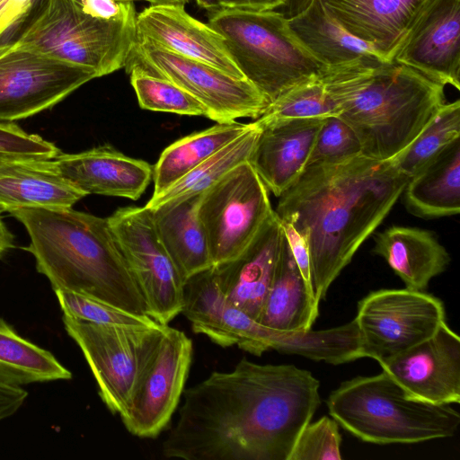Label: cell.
<instances>
[{"mask_svg": "<svg viewBox=\"0 0 460 460\" xmlns=\"http://www.w3.org/2000/svg\"><path fill=\"white\" fill-rule=\"evenodd\" d=\"M329 413L348 432L374 444H412L453 437L460 415L450 404L411 396L384 370L342 382L328 396Z\"/></svg>", "mask_w": 460, "mask_h": 460, "instance_id": "5", "label": "cell"}, {"mask_svg": "<svg viewBox=\"0 0 460 460\" xmlns=\"http://www.w3.org/2000/svg\"><path fill=\"white\" fill-rule=\"evenodd\" d=\"M314 0H286L281 13L287 18H292L304 12Z\"/></svg>", "mask_w": 460, "mask_h": 460, "instance_id": "46", "label": "cell"}, {"mask_svg": "<svg viewBox=\"0 0 460 460\" xmlns=\"http://www.w3.org/2000/svg\"><path fill=\"white\" fill-rule=\"evenodd\" d=\"M136 18L104 20L75 0H43L0 35V44L21 42L100 77L125 66L137 40Z\"/></svg>", "mask_w": 460, "mask_h": 460, "instance_id": "6", "label": "cell"}, {"mask_svg": "<svg viewBox=\"0 0 460 460\" xmlns=\"http://www.w3.org/2000/svg\"><path fill=\"white\" fill-rule=\"evenodd\" d=\"M280 222L298 269L306 283L313 288L311 279V261L307 244L304 237L290 224L282 221Z\"/></svg>", "mask_w": 460, "mask_h": 460, "instance_id": "41", "label": "cell"}, {"mask_svg": "<svg viewBox=\"0 0 460 460\" xmlns=\"http://www.w3.org/2000/svg\"><path fill=\"white\" fill-rule=\"evenodd\" d=\"M147 1L151 4H172V5H181L184 6L185 4L189 2V0H143Z\"/></svg>", "mask_w": 460, "mask_h": 460, "instance_id": "48", "label": "cell"}, {"mask_svg": "<svg viewBox=\"0 0 460 460\" xmlns=\"http://www.w3.org/2000/svg\"><path fill=\"white\" fill-rule=\"evenodd\" d=\"M43 0H0V35Z\"/></svg>", "mask_w": 460, "mask_h": 460, "instance_id": "42", "label": "cell"}, {"mask_svg": "<svg viewBox=\"0 0 460 460\" xmlns=\"http://www.w3.org/2000/svg\"><path fill=\"white\" fill-rule=\"evenodd\" d=\"M181 313L194 333L206 335L223 348L236 345L255 356L270 350V329L225 297L212 267L186 280Z\"/></svg>", "mask_w": 460, "mask_h": 460, "instance_id": "17", "label": "cell"}, {"mask_svg": "<svg viewBox=\"0 0 460 460\" xmlns=\"http://www.w3.org/2000/svg\"><path fill=\"white\" fill-rule=\"evenodd\" d=\"M137 37L172 53L208 64L237 79L244 78L229 56L222 37L190 16L184 6L151 4L137 14Z\"/></svg>", "mask_w": 460, "mask_h": 460, "instance_id": "18", "label": "cell"}, {"mask_svg": "<svg viewBox=\"0 0 460 460\" xmlns=\"http://www.w3.org/2000/svg\"><path fill=\"white\" fill-rule=\"evenodd\" d=\"M27 156H29V155H12V154L0 152V166L4 165L9 162L14 161L16 159L27 157Z\"/></svg>", "mask_w": 460, "mask_h": 460, "instance_id": "49", "label": "cell"}, {"mask_svg": "<svg viewBox=\"0 0 460 460\" xmlns=\"http://www.w3.org/2000/svg\"><path fill=\"white\" fill-rule=\"evenodd\" d=\"M192 355L191 339L166 325L151 366L120 416L129 433L154 438L165 429L182 397Z\"/></svg>", "mask_w": 460, "mask_h": 460, "instance_id": "14", "label": "cell"}, {"mask_svg": "<svg viewBox=\"0 0 460 460\" xmlns=\"http://www.w3.org/2000/svg\"><path fill=\"white\" fill-rule=\"evenodd\" d=\"M195 2L201 8L206 9L209 13L216 12L221 9V0H195Z\"/></svg>", "mask_w": 460, "mask_h": 460, "instance_id": "47", "label": "cell"}, {"mask_svg": "<svg viewBox=\"0 0 460 460\" xmlns=\"http://www.w3.org/2000/svg\"><path fill=\"white\" fill-rule=\"evenodd\" d=\"M107 408L122 416L152 364L166 325L97 324L63 314Z\"/></svg>", "mask_w": 460, "mask_h": 460, "instance_id": "8", "label": "cell"}, {"mask_svg": "<svg viewBox=\"0 0 460 460\" xmlns=\"http://www.w3.org/2000/svg\"><path fill=\"white\" fill-rule=\"evenodd\" d=\"M208 25L223 39L243 77L270 102L324 67L291 33L279 12L221 8Z\"/></svg>", "mask_w": 460, "mask_h": 460, "instance_id": "7", "label": "cell"}, {"mask_svg": "<svg viewBox=\"0 0 460 460\" xmlns=\"http://www.w3.org/2000/svg\"><path fill=\"white\" fill-rule=\"evenodd\" d=\"M130 1H143V0H130Z\"/></svg>", "mask_w": 460, "mask_h": 460, "instance_id": "50", "label": "cell"}, {"mask_svg": "<svg viewBox=\"0 0 460 460\" xmlns=\"http://www.w3.org/2000/svg\"><path fill=\"white\" fill-rule=\"evenodd\" d=\"M25 227L38 272L52 289L73 291L148 316L108 218L72 208L8 210Z\"/></svg>", "mask_w": 460, "mask_h": 460, "instance_id": "4", "label": "cell"}, {"mask_svg": "<svg viewBox=\"0 0 460 460\" xmlns=\"http://www.w3.org/2000/svg\"><path fill=\"white\" fill-rule=\"evenodd\" d=\"M87 13L104 20H118L137 15L130 0H75Z\"/></svg>", "mask_w": 460, "mask_h": 460, "instance_id": "40", "label": "cell"}, {"mask_svg": "<svg viewBox=\"0 0 460 460\" xmlns=\"http://www.w3.org/2000/svg\"><path fill=\"white\" fill-rule=\"evenodd\" d=\"M285 234L274 213L237 257L212 266L225 297L255 321L270 287Z\"/></svg>", "mask_w": 460, "mask_h": 460, "instance_id": "19", "label": "cell"}, {"mask_svg": "<svg viewBox=\"0 0 460 460\" xmlns=\"http://www.w3.org/2000/svg\"><path fill=\"white\" fill-rule=\"evenodd\" d=\"M0 152L42 158H55L61 153L54 143L24 131L13 122H0Z\"/></svg>", "mask_w": 460, "mask_h": 460, "instance_id": "39", "label": "cell"}, {"mask_svg": "<svg viewBox=\"0 0 460 460\" xmlns=\"http://www.w3.org/2000/svg\"><path fill=\"white\" fill-rule=\"evenodd\" d=\"M96 77L90 67L23 43L0 44V122H13L49 109Z\"/></svg>", "mask_w": 460, "mask_h": 460, "instance_id": "12", "label": "cell"}, {"mask_svg": "<svg viewBox=\"0 0 460 460\" xmlns=\"http://www.w3.org/2000/svg\"><path fill=\"white\" fill-rule=\"evenodd\" d=\"M360 154L352 128L338 116L329 117L317 133L305 168L340 163Z\"/></svg>", "mask_w": 460, "mask_h": 460, "instance_id": "37", "label": "cell"}, {"mask_svg": "<svg viewBox=\"0 0 460 460\" xmlns=\"http://www.w3.org/2000/svg\"><path fill=\"white\" fill-rule=\"evenodd\" d=\"M363 358L378 363L432 336L446 323L442 301L420 290L380 289L358 303Z\"/></svg>", "mask_w": 460, "mask_h": 460, "instance_id": "13", "label": "cell"}, {"mask_svg": "<svg viewBox=\"0 0 460 460\" xmlns=\"http://www.w3.org/2000/svg\"><path fill=\"white\" fill-rule=\"evenodd\" d=\"M287 21L296 40L324 66L359 58L385 61L373 47L350 34L322 0H314L304 12Z\"/></svg>", "mask_w": 460, "mask_h": 460, "instance_id": "27", "label": "cell"}, {"mask_svg": "<svg viewBox=\"0 0 460 460\" xmlns=\"http://www.w3.org/2000/svg\"><path fill=\"white\" fill-rule=\"evenodd\" d=\"M59 173L75 188L88 194L137 200L153 178V167L103 145L76 153H60L54 158Z\"/></svg>", "mask_w": 460, "mask_h": 460, "instance_id": "20", "label": "cell"}, {"mask_svg": "<svg viewBox=\"0 0 460 460\" xmlns=\"http://www.w3.org/2000/svg\"><path fill=\"white\" fill-rule=\"evenodd\" d=\"M286 0H221V8L240 9L255 12L275 11L282 8Z\"/></svg>", "mask_w": 460, "mask_h": 460, "instance_id": "44", "label": "cell"}, {"mask_svg": "<svg viewBox=\"0 0 460 460\" xmlns=\"http://www.w3.org/2000/svg\"><path fill=\"white\" fill-rule=\"evenodd\" d=\"M339 116L320 74L286 91L270 102L253 122L260 128L272 122Z\"/></svg>", "mask_w": 460, "mask_h": 460, "instance_id": "34", "label": "cell"}, {"mask_svg": "<svg viewBox=\"0 0 460 460\" xmlns=\"http://www.w3.org/2000/svg\"><path fill=\"white\" fill-rule=\"evenodd\" d=\"M252 123L236 121L217 123L215 126L188 135L167 146L153 168L154 192L157 196L173 183L237 138Z\"/></svg>", "mask_w": 460, "mask_h": 460, "instance_id": "29", "label": "cell"}, {"mask_svg": "<svg viewBox=\"0 0 460 460\" xmlns=\"http://www.w3.org/2000/svg\"><path fill=\"white\" fill-rule=\"evenodd\" d=\"M354 37L373 47L385 61L394 53L425 0H322Z\"/></svg>", "mask_w": 460, "mask_h": 460, "instance_id": "22", "label": "cell"}, {"mask_svg": "<svg viewBox=\"0 0 460 460\" xmlns=\"http://www.w3.org/2000/svg\"><path fill=\"white\" fill-rule=\"evenodd\" d=\"M408 180L393 159L360 154L305 168L278 197L277 216L307 244L312 286L319 302L389 214Z\"/></svg>", "mask_w": 460, "mask_h": 460, "instance_id": "2", "label": "cell"}, {"mask_svg": "<svg viewBox=\"0 0 460 460\" xmlns=\"http://www.w3.org/2000/svg\"><path fill=\"white\" fill-rule=\"evenodd\" d=\"M3 211L0 209V258H2L9 250L15 247L14 235L8 229L2 218Z\"/></svg>", "mask_w": 460, "mask_h": 460, "instance_id": "45", "label": "cell"}, {"mask_svg": "<svg viewBox=\"0 0 460 460\" xmlns=\"http://www.w3.org/2000/svg\"><path fill=\"white\" fill-rule=\"evenodd\" d=\"M374 240L373 252L385 259L409 289L424 291L451 260L429 230L393 226L376 233Z\"/></svg>", "mask_w": 460, "mask_h": 460, "instance_id": "24", "label": "cell"}, {"mask_svg": "<svg viewBox=\"0 0 460 460\" xmlns=\"http://www.w3.org/2000/svg\"><path fill=\"white\" fill-rule=\"evenodd\" d=\"M27 397L28 392L21 386L0 380V421L16 413Z\"/></svg>", "mask_w": 460, "mask_h": 460, "instance_id": "43", "label": "cell"}, {"mask_svg": "<svg viewBox=\"0 0 460 460\" xmlns=\"http://www.w3.org/2000/svg\"><path fill=\"white\" fill-rule=\"evenodd\" d=\"M54 292L63 314L78 320L97 324L147 325L157 323L149 316L130 314L82 294L63 289Z\"/></svg>", "mask_w": 460, "mask_h": 460, "instance_id": "36", "label": "cell"}, {"mask_svg": "<svg viewBox=\"0 0 460 460\" xmlns=\"http://www.w3.org/2000/svg\"><path fill=\"white\" fill-rule=\"evenodd\" d=\"M460 138V101L443 103L416 138L393 161L409 179Z\"/></svg>", "mask_w": 460, "mask_h": 460, "instance_id": "33", "label": "cell"}, {"mask_svg": "<svg viewBox=\"0 0 460 460\" xmlns=\"http://www.w3.org/2000/svg\"><path fill=\"white\" fill-rule=\"evenodd\" d=\"M86 195L58 171L54 158L27 156L0 166V209L72 208Z\"/></svg>", "mask_w": 460, "mask_h": 460, "instance_id": "23", "label": "cell"}, {"mask_svg": "<svg viewBox=\"0 0 460 460\" xmlns=\"http://www.w3.org/2000/svg\"><path fill=\"white\" fill-rule=\"evenodd\" d=\"M126 71L142 109L208 118L206 107L171 81L136 68Z\"/></svg>", "mask_w": 460, "mask_h": 460, "instance_id": "35", "label": "cell"}, {"mask_svg": "<svg viewBox=\"0 0 460 460\" xmlns=\"http://www.w3.org/2000/svg\"><path fill=\"white\" fill-rule=\"evenodd\" d=\"M379 364L414 398L438 405L460 402V338L447 322L429 338Z\"/></svg>", "mask_w": 460, "mask_h": 460, "instance_id": "16", "label": "cell"}, {"mask_svg": "<svg viewBox=\"0 0 460 460\" xmlns=\"http://www.w3.org/2000/svg\"><path fill=\"white\" fill-rule=\"evenodd\" d=\"M323 120H279L260 128L248 162L267 190L276 197L288 189L305 169Z\"/></svg>", "mask_w": 460, "mask_h": 460, "instance_id": "21", "label": "cell"}, {"mask_svg": "<svg viewBox=\"0 0 460 460\" xmlns=\"http://www.w3.org/2000/svg\"><path fill=\"white\" fill-rule=\"evenodd\" d=\"M125 69L136 68L175 84L208 111L218 123L238 118L258 119L269 102L245 78L237 79L208 64L189 58L137 37Z\"/></svg>", "mask_w": 460, "mask_h": 460, "instance_id": "9", "label": "cell"}, {"mask_svg": "<svg viewBox=\"0 0 460 460\" xmlns=\"http://www.w3.org/2000/svg\"><path fill=\"white\" fill-rule=\"evenodd\" d=\"M72 373L53 356L0 317V380L14 385L68 380Z\"/></svg>", "mask_w": 460, "mask_h": 460, "instance_id": "30", "label": "cell"}, {"mask_svg": "<svg viewBox=\"0 0 460 460\" xmlns=\"http://www.w3.org/2000/svg\"><path fill=\"white\" fill-rule=\"evenodd\" d=\"M320 75L362 155L376 160L402 153L445 103L443 84L394 61L359 58Z\"/></svg>", "mask_w": 460, "mask_h": 460, "instance_id": "3", "label": "cell"}, {"mask_svg": "<svg viewBox=\"0 0 460 460\" xmlns=\"http://www.w3.org/2000/svg\"><path fill=\"white\" fill-rule=\"evenodd\" d=\"M273 213L269 190L248 161L203 192L199 217L208 237L212 266L242 253Z\"/></svg>", "mask_w": 460, "mask_h": 460, "instance_id": "10", "label": "cell"}, {"mask_svg": "<svg viewBox=\"0 0 460 460\" xmlns=\"http://www.w3.org/2000/svg\"><path fill=\"white\" fill-rule=\"evenodd\" d=\"M341 445L339 424L323 416L302 429L288 460H341Z\"/></svg>", "mask_w": 460, "mask_h": 460, "instance_id": "38", "label": "cell"}, {"mask_svg": "<svg viewBox=\"0 0 460 460\" xmlns=\"http://www.w3.org/2000/svg\"><path fill=\"white\" fill-rule=\"evenodd\" d=\"M201 195L149 208L157 235L185 282L212 267L208 237L199 217Z\"/></svg>", "mask_w": 460, "mask_h": 460, "instance_id": "25", "label": "cell"}, {"mask_svg": "<svg viewBox=\"0 0 460 460\" xmlns=\"http://www.w3.org/2000/svg\"><path fill=\"white\" fill-rule=\"evenodd\" d=\"M319 381L294 365L243 358L184 389L178 420L162 443L167 458L288 460L320 405Z\"/></svg>", "mask_w": 460, "mask_h": 460, "instance_id": "1", "label": "cell"}, {"mask_svg": "<svg viewBox=\"0 0 460 460\" xmlns=\"http://www.w3.org/2000/svg\"><path fill=\"white\" fill-rule=\"evenodd\" d=\"M319 301L303 278L286 239L270 287L256 322L281 332L310 330L319 314Z\"/></svg>", "mask_w": 460, "mask_h": 460, "instance_id": "26", "label": "cell"}, {"mask_svg": "<svg viewBox=\"0 0 460 460\" xmlns=\"http://www.w3.org/2000/svg\"><path fill=\"white\" fill-rule=\"evenodd\" d=\"M409 213L422 218L460 212V138L411 177L402 193Z\"/></svg>", "mask_w": 460, "mask_h": 460, "instance_id": "28", "label": "cell"}, {"mask_svg": "<svg viewBox=\"0 0 460 460\" xmlns=\"http://www.w3.org/2000/svg\"><path fill=\"white\" fill-rule=\"evenodd\" d=\"M107 218L147 315L168 325L181 313L185 281L157 235L151 210L119 208Z\"/></svg>", "mask_w": 460, "mask_h": 460, "instance_id": "11", "label": "cell"}, {"mask_svg": "<svg viewBox=\"0 0 460 460\" xmlns=\"http://www.w3.org/2000/svg\"><path fill=\"white\" fill-rule=\"evenodd\" d=\"M252 127L234 140L209 156L167 190L152 196L146 207L155 208L165 202L201 194L217 183L237 165L249 161L260 134V128Z\"/></svg>", "mask_w": 460, "mask_h": 460, "instance_id": "32", "label": "cell"}, {"mask_svg": "<svg viewBox=\"0 0 460 460\" xmlns=\"http://www.w3.org/2000/svg\"><path fill=\"white\" fill-rule=\"evenodd\" d=\"M392 61L460 89V0H425Z\"/></svg>", "mask_w": 460, "mask_h": 460, "instance_id": "15", "label": "cell"}, {"mask_svg": "<svg viewBox=\"0 0 460 460\" xmlns=\"http://www.w3.org/2000/svg\"><path fill=\"white\" fill-rule=\"evenodd\" d=\"M270 348L281 353L298 355L332 365L363 358L355 319L341 326L322 331L273 330Z\"/></svg>", "mask_w": 460, "mask_h": 460, "instance_id": "31", "label": "cell"}]
</instances>
